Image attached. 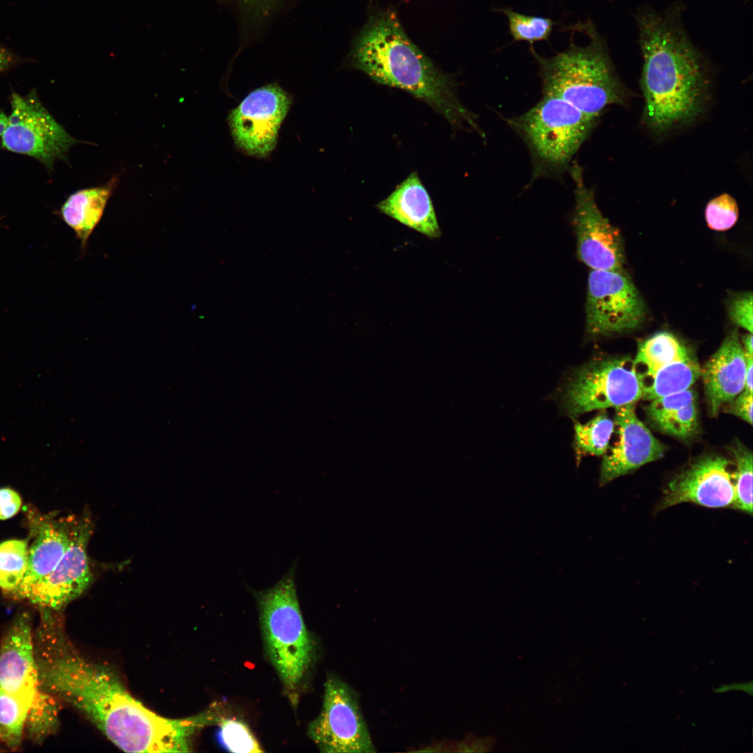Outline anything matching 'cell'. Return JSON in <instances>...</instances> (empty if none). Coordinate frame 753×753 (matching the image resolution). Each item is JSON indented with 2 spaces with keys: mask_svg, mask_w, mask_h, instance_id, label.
I'll list each match as a JSON object with an SVG mask.
<instances>
[{
  "mask_svg": "<svg viewBox=\"0 0 753 753\" xmlns=\"http://www.w3.org/2000/svg\"><path fill=\"white\" fill-rule=\"evenodd\" d=\"M75 519L72 517L41 524L29 549L26 573L11 593L13 597L26 599L32 587L54 570L69 546Z\"/></svg>",
  "mask_w": 753,
  "mask_h": 753,
  "instance_id": "19",
  "label": "cell"
},
{
  "mask_svg": "<svg viewBox=\"0 0 753 753\" xmlns=\"http://www.w3.org/2000/svg\"><path fill=\"white\" fill-rule=\"evenodd\" d=\"M91 533L89 516L76 518L63 556L54 570L32 587L26 600L43 609L57 611L86 590L93 579L86 554Z\"/></svg>",
  "mask_w": 753,
  "mask_h": 753,
  "instance_id": "14",
  "label": "cell"
},
{
  "mask_svg": "<svg viewBox=\"0 0 753 753\" xmlns=\"http://www.w3.org/2000/svg\"><path fill=\"white\" fill-rule=\"evenodd\" d=\"M296 564L273 586L252 591L256 598L268 657L285 689L296 693L314 655L296 585Z\"/></svg>",
  "mask_w": 753,
  "mask_h": 753,
  "instance_id": "6",
  "label": "cell"
},
{
  "mask_svg": "<svg viewBox=\"0 0 753 753\" xmlns=\"http://www.w3.org/2000/svg\"><path fill=\"white\" fill-rule=\"evenodd\" d=\"M614 421L617 439L604 455L602 485L661 458L665 452L664 445L637 417L635 404L616 408Z\"/></svg>",
  "mask_w": 753,
  "mask_h": 753,
  "instance_id": "16",
  "label": "cell"
},
{
  "mask_svg": "<svg viewBox=\"0 0 753 753\" xmlns=\"http://www.w3.org/2000/svg\"><path fill=\"white\" fill-rule=\"evenodd\" d=\"M39 687L33 630L27 613L19 614L0 646V738L10 747L22 739L26 715Z\"/></svg>",
  "mask_w": 753,
  "mask_h": 753,
  "instance_id": "7",
  "label": "cell"
},
{
  "mask_svg": "<svg viewBox=\"0 0 753 753\" xmlns=\"http://www.w3.org/2000/svg\"><path fill=\"white\" fill-rule=\"evenodd\" d=\"M729 462L708 455L694 462L676 476L665 489L660 508L683 502L712 508H733L734 488Z\"/></svg>",
  "mask_w": 753,
  "mask_h": 753,
  "instance_id": "15",
  "label": "cell"
},
{
  "mask_svg": "<svg viewBox=\"0 0 753 753\" xmlns=\"http://www.w3.org/2000/svg\"><path fill=\"white\" fill-rule=\"evenodd\" d=\"M10 104L11 113L1 135L5 149L34 158L50 170L79 142L50 114L35 91L24 96L13 93Z\"/></svg>",
  "mask_w": 753,
  "mask_h": 753,
  "instance_id": "10",
  "label": "cell"
},
{
  "mask_svg": "<svg viewBox=\"0 0 753 753\" xmlns=\"http://www.w3.org/2000/svg\"><path fill=\"white\" fill-rule=\"evenodd\" d=\"M0 740H1V738H0Z\"/></svg>",
  "mask_w": 753,
  "mask_h": 753,
  "instance_id": "41",
  "label": "cell"
},
{
  "mask_svg": "<svg viewBox=\"0 0 753 753\" xmlns=\"http://www.w3.org/2000/svg\"><path fill=\"white\" fill-rule=\"evenodd\" d=\"M22 500L20 495L10 488L0 489V519H7L20 510Z\"/></svg>",
  "mask_w": 753,
  "mask_h": 753,
  "instance_id": "33",
  "label": "cell"
},
{
  "mask_svg": "<svg viewBox=\"0 0 753 753\" xmlns=\"http://www.w3.org/2000/svg\"><path fill=\"white\" fill-rule=\"evenodd\" d=\"M730 319L738 326L752 333V293L745 291L731 296L727 303Z\"/></svg>",
  "mask_w": 753,
  "mask_h": 753,
  "instance_id": "31",
  "label": "cell"
},
{
  "mask_svg": "<svg viewBox=\"0 0 753 753\" xmlns=\"http://www.w3.org/2000/svg\"><path fill=\"white\" fill-rule=\"evenodd\" d=\"M376 207L428 238H437L441 235L431 197L416 172L411 173Z\"/></svg>",
  "mask_w": 753,
  "mask_h": 753,
  "instance_id": "18",
  "label": "cell"
},
{
  "mask_svg": "<svg viewBox=\"0 0 753 753\" xmlns=\"http://www.w3.org/2000/svg\"><path fill=\"white\" fill-rule=\"evenodd\" d=\"M505 121L530 152L531 183L563 178L598 122L565 100L545 93L529 110Z\"/></svg>",
  "mask_w": 753,
  "mask_h": 753,
  "instance_id": "5",
  "label": "cell"
},
{
  "mask_svg": "<svg viewBox=\"0 0 753 753\" xmlns=\"http://www.w3.org/2000/svg\"><path fill=\"white\" fill-rule=\"evenodd\" d=\"M746 356V371L745 376V386L743 390L752 393V374L753 360L752 356Z\"/></svg>",
  "mask_w": 753,
  "mask_h": 753,
  "instance_id": "37",
  "label": "cell"
},
{
  "mask_svg": "<svg viewBox=\"0 0 753 753\" xmlns=\"http://www.w3.org/2000/svg\"><path fill=\"white\" fill-rule=\"evenodd\" d=\"M641 384L629 358L593 360L576 369L563 388L561 402L569 416L635 404Z\"/></svg>",
  "mask_w": 753,
  "mask_h": 753,
  "instance_id": "8",
  "label": "cell"
},
{
  "mask_svg": "<svg viewBox=\"0 0 753 753\" xmlns=\"http://www.w3.org/2000/svg\"><path fill=\"white\" fill-rule=\"evenodd\" d=\"M350 58L353 68L374 81L408 92L451 124L469 127L485 139L475 115L457 98L452 79L411 41L395 13L370 17L354 40Z\"/></svg>",
  "mask_w": 753,
  "mask_h": 753,
  "instance_id": "3",
  "label": "cell"
},
{
  "mask_svg": "<svg viewBox=\"0 0 753 753\" xmlns=\"http://www.w3.org/2000/svg\"><path fill=\"white\" fill-rule=\"evenodd\" d=\"M568 172L575 186L572 219L579 259L593 270L623 269L625 251L619 230L599 209L593 190L584 183L581 165L573 161Z\"/></svg>",
  "mask_w": 753,
  "mask_h": 753,
  "instance_id": "12",
  "label": "cell"
},
{
  "mask_svg": "<svg viewBox=\"0 0 753 753\" xmlns=\"http://www.w3.org/2000/svg\"><path fill=\"white\" fill-rule=\"evenodd\" d=\"M17 62V57L8 48L0 44V73L8 70Z\"/></svg>",
  "mask_w": 753,
  "mask_h": 753,
  "instance_id": "36",
  "label": "cell"
},
{
  "mask_svg": "<svg viewBox=\"0 0 753 753\" xmlns=\"http://www.w3.org/2000/svg\"><path fill=\"white\" fill-rule=\"evenodd\" d=\"M738 214L736 201L727 193L711 199L705 210V218L708 227L711 229L720 231L731 229L736 223Z\"/></svg>",
  "mask_w": 753,
  "mask_h": 753,
  "instance_id": "30",
  "label": "cell"
},
{
  "mask_svg": "<svg viewBox=\"0 0 753 753\" xmlns=\"http://www.w3.org/2000/svg\"><path fill=\"white\" fill-rule=\"evenodd\" d=\"M646 413L660 431L680 439L692 436L698 427L697 396L687 390L651 400Z\"/></svg>",
  "mask_w": 753,
  "mask_h": 753,
  "instance_id": "20",
  "label": "cell"
},
{
  "mask_svg": "<svg viewBox=\"0 0 753 753\" xmlns=\"http://www.w3.org/2000/svg\"><path fill=\"white\" fill-rule=\"evenodd\" d=\"M644 301L624 269L593 270L588 278L586 326L591 336H610L639 328Z\"/></svg>",
  "mask_w": 753,
  "mask_h": 753,
  "instance_id": "11",
  "label": "cell"
},
{
  "mask_svg": "<svg viewBox=\"0 0 753 753\" xmlns=\"http://www.w3.org/2000/svg\"><path fill=\"white\" fill-rule=\"evenodd\" d=\"M614 427V421L604 412L585 423L575 422L574 447L577 457L604 455L609 449Z\"/></svg>",
  "mask_w": 753,
  "mask_h": 753,
  "instance_id": "25",
  "label": "cell"
},
{
  "mask_svg": "<svg viewBox=\"0 0 753 753\" xmlns=\"http://www.w3.org/2000/svg\"><path fill=\"white\" fill-rule=\"evenodd\" d=\"M494 741L492 738H477L470 743L463 742L459 744L460 752H484L492 750Z\"/></svg>",
  "mask_w": 753,
  "mask_h": 753,
  "instance_id": "35",
  "label": "cell"
},
{
  "mask_svg": "<svg viewBox=\"0 0 753 753\" xmlns=\"http://www.w3.org/2000/svg\"><path fill=\"white\" fill-rule=\"evenodd\" d=\"M8 119V116L3 112H0V136L2 135L7 126Z\"/></svg>",
  "mask_w": 753,
  "mask_h": 753,
  "instance_id": "40",
  "label": "cell"
},
{
  "mask_svg": "<svg viewBox=\"0 0 753 753\" xmlns=\"http://www.w3.org/2000/svg\"><path fill=\"white\" fill-rule=\"evenodd\" d=\"M114 184L111 180L107 185L77 190L61 206V218L75 231L82 250L102 217Z\"/></svg>",
  "mask_w": 753,
  "mask_h": 753,
  "instance_id": "21",
  "label": "cell"
},
{
  "mask_svg": "<svg viewBox=\"0 0 753 753\" xmlns=\"http://www.w3.org/2000/svg\"><path fill=\"white\" fill-rule=\"evenodd\" d=\"M26 540H9L0 544V588L12 593L21 583L27 569Z\"/></svg>",
  "mask_w": 753,
  "mask_h": 753,
  "instance_id": "26",
  "label": "cell"
},
{
  "mask_svg": "<svg viewBox=\"0 0 753 753\" xmlns=\"http://www.w3.org/2000/svg\"><path fill=\"white\" fill-rule=\"evenodd\" d=\"M746 356L736 331L728 335L701 370L710 413L716 416L744 389Z\"/></svg>",
  "mask_w": 753,
  "mask_h": 753,
  "instance_id": "17",
  "label": "cell"
},
{
  "mask_svg": "<svg viewBox=\"0 0 753 753\" xmlns=\"http://www.w3.org/2000/svg\"><path fill=\"white\" fill-rule=\"evenodd\" d=\"M218 736L222 745L235 753H259L264 750L248 726L234 718L221 717Z\"/></svg>",
  "mask_w": 753,
  "mask_h": 753,
  "instance_id": "29",
  "label": "cell"
},
{
  "mask_svg": "<svg viewBox=\"0 0 753 753\" xmlns=\"http://www.w3.org/2000/svg\"><path fill=\"white\" fill-rule=\"evenodd\" d=\"M741 344L745 356H752V333H749L743 336Z\"/></svg>",
  "mask_w": 753,
  "mask_h": 753,
  "instance_id": "39",
  "label": "cell"
},
{
  "mask_svg": "<svg viewBox=\"0 0 753 753\" xmlns=\"http://www.w3.org/2000/svg\"><path fill=\"white\" fill-rule=\"evenodd\" d=\"M307 733L322 752H376L358 694L334 675L325 682L321 710L310 724Z\"/></svg>",
  "mask_w": 753,
  "mask_h": 753,
  "instance_id": "9",
  "label": "cell"
},
{
  "mask_svg": "<svg viewBox=\"0 0 753 753\" xmlns=\"http://www.w3.org/2000/svg\"><path fill=\"white\" fill-rule=\"evenodd\" d=\"M681 6L664 12L645 8L637 15L644 64V119L661 135L688 126L708 101L709 79L703 57L681 22Z\"/></svg>",
  "mask_w": 753,
  "mask_h": 753,
  "instance_id": "2",
  "label": "cell"
},
{
  "mask_svg": "<svg viewBox=\"0 0 753 753\" xmlns=\"http://www.w3.org/2000/svg\"><path fill=\"white\" fill-rule=\"evenodd\" d=\"M701 370L693 355L668 363L641 381L642 398L652 400L687 390L700 377Z\"/></svg>",
  "mask_w": 753,
  "mask_h": 753,
  "instance_id": "23",
  "label": "cell"
},
{
  "mask_svg": "<svg viewBox=\"0 0 753 753\" xmlns=\"http://www.w3.org/2000/svg\"><path fill=\"white\" fill-rule=\"evenodd\" d=\"M736 471L733 475L734 501L733 508L752 513V452L740 443L732 449Z\"/></svg>",
  "mask_w": 753,
  "mask_h": 753,
  "instance_id": "27",
  "label": "cell"
},
{
  "mask_svg": "<svg viewBox=\"0 0 753 753\" xmlns=\"http://www.w3.org/2000/svg\"><path fill=\"white\" fill-rule=\"evenodd\" d=\"M733 689L734 690H736H736L741 689V690L745 691L746 692H749L750 694H752V683H750L749 685H748V683H745V684H734V685H731L722 686V687H719L718 689L715 690V692H727V691H729L730 690H733Z\"/></svg>",
  "mask_w": 753,
  "mask_h": 753,
  "instance_id": "38",
  "label": "cell"
},
{
  "mask_svg": "<svg viewBox=\"0 0 753 753\" xmlns=\"http://www.w3.org/2000/svg\"><path fill=\"white\" fill-rule=\"evenodd\" d=\"M590 38L588 45L571 43L552 57L540 56L532 44L542 82V93L556 96L589 116L598 119L613 105H624L628 92L618 79L604 39L591 22L579 26Z\"/></svg>",
  "mask_w": 753,
  "mask_h": 753,
  "instance_id": "4",
  "label": "cell"
},
{
  "mask_svg": "<svg viewBox=\"0 0 753 753\" xmlns=\"http://www.w3.org/2000/svg\"><path fill=\"white\" fill-rule=\"evenodd\" d=\"M291 102V95L276 83L251 91L228 116L236 146L249 155H268Z\"/></svg>",
  "mask_w": 753,
  "mask_h": 753,
  "instance_id": "13",
  "label": "cell"
},
{
  "mask_svg": "<svg viewBox=\"0 0 753 753\" xmlns=\"http://www.w3.org/2000/svg\"><path fill=\"white\" fill-rule=\"evenodd\" d=\"M508 20L509 31L515 41L534 42L547 40L555 22L550 18L526 15L508 8L499 10Z\"/></svg>",
  "mask_w": 753,
  "mask_h": 753,
  "instance_id": "28",
  "label": "cell"
},
{
  "mask_svg": "<svg viewBox=\"0 0 753 753\" xmlns=\"http://www.w3.org/2000/svg\"><path fill=\"white\" fill-rule=\"evenodd\" d=\"M692 355L690 349L676 335L667 331L658 332L639 344L637 355L632 360L633 370L641 383L665 365Z\"/></svg>",
  "mask_w": 753,
  "mask_h": 753,
  "instance_id": "22",
  "label": "cell"
},
{
  "mask_svg": "<svg viewBox=\"0 0 753 753\" xmlns=\"http://www.w3.org/2000/svg\"><path fill=\"white\" fill-rule=\"evenodd\" d=\"M730 403L729 411L752 424V393L743 390Z\"/></svg>",
  "mask_w": 753,
  "mask_h": 753,
  "instance_id": "34",
  "label": "cell"
},
{
  "mask_svg": "<svg viewBox=\"0 0 753 753\" xmlns=\"http://www.w3.org/2000/svg\"><path fill=\"white\" fill-rule=\"evenodd\" d=\"M59 699L40 686L26 717L24 733L33 743L40 744L59 726Z\"/></svg>",
  "mask_w": 753,
  "mask_h": 753,
  "instance_id": "24",
  "label": "cell"
},
{
  "mask_svg": "<svg viewBox=\"0 0 753 753\" xmlns=\"http://www.w3.org/2000/svg\"><path fill=\"white\" fill-rule=\"evenodd\" d=\"M39 686L81 711L116 746L128 752H188L192 736L218 722L216 707L184 719L162 717L132 697L111 669L80 656L55 617L33 631Z\"/></svg>",
  "mask_w": 753,
  "mask_h": 753,
  "instance_id": "1",
  "label": "cell"
},
{
  "mask_svg": "<svg viewBox=\"0 0 753 753\" xmlns=\"http://www.w3.org/2000/svg\"><path fill=\"white\" fill-rule=\"evenodd\" d=\"M245 14L252 21L259 22L267 18L280 0H236Z\"/></svg>",
  "mask_w": 753,
  "mask_h": 753,
  "instance_id": "32",
  "label": "cell"
}]
</instances>
